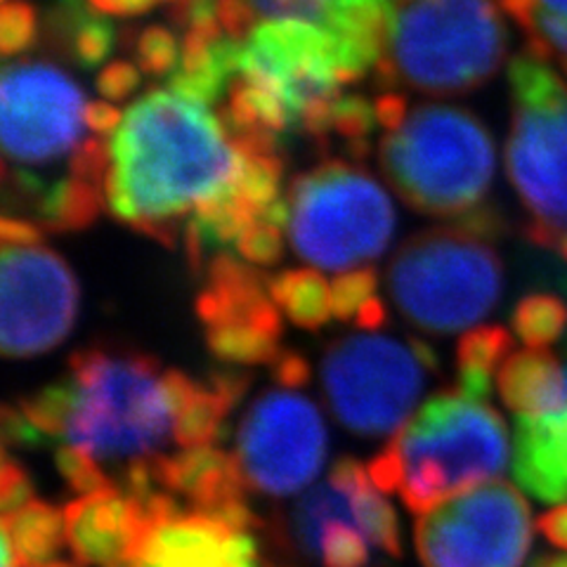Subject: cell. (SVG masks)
Here are the masks:
<instances>
[{
  "mask_svg": "<svg viewBox=\"0 0 567 567\" xmlns=\"http://www.w3.org/2000/svg\"><path fill=\"white\" fill-rule=\"evenodd\" d=\"M377 126L374 104L362 95H339L333 102V131L348 142L369 140Z\"/></svg>",
  "mask_w": 567,
  "mask_h": 567,
  "instance_id": "obj_36",
  "label": "cell"
},
{
  "mask_svg": "<svg viewBox=\"0 0 567 567\" xmlns=\"http://www.w3.org/2000/svg\"><path fill=\"white\" fill-rule=\"evenodd\" d=\"M95 85L104 100H126L140 85V66L126 60H116L100 71Z\"/></svg>",
  "mask_w": 567,
  "mask_h": 567,
  "instance_id": "obj_40",
  "label": "cell"
},
{
  "mask_svg": "<svg viewBox=\"0 0 567 567\" xmlns=\"http://www.w3.org/2000/svg\"><path fill=\"white\" fill-rule=\"evenodd\" d=\"M256 542L225 520L181 511L154 520L131 567H254Z\"/></svg>",
  "mask_w": 567,
  "mask_h": 567,
  "instance_id": "obj_17",
  "label": "cell"
},
{
  "mask_svg": "<svg viewBox=\"0 0 567 567\" xmlns=\"http://www.w3.org/2000/svg\"><path fill=\"white\" fill-rule=\"evenodd\" d=\"M513 452V473L525 492L546 504L567 499V364L560 404L518 416Z\"/></svg>",
  "mask_w": 567,
  "mask_h": 567,
  "instance_id": "obj_20",
  "label": "cell"
},
{
  "mask_svg": "<svg viewBox=\"0 0 567 567\" xmlns=\"http://www.w3.org/2000/svg\"><path fill=\"white\" fill-rule=\"evenodd\" d=\"M371 66L339 35L310 22H265L241 45L237 76L270 85L287 102L298 128L306 104L339 97L341 85L367 76Z\"/></svg>",
  "mask_w": 567,
  "mask_h": 567,
  "instance_id": "obj_14",
  "label": "cell"
},
{
  "mask_svg": "<svg viewBox=\"0 0 567 567\" xmlns=\"http://www.w3.org/2000/svg\"><path fill=\"white\" fill-rule=\"evenodd\" d=\"M197 385L181 369L162 371L152 354L85 348L71 354L62 381L17 400V406L43 445L60 442L106 475V466H118L121 475L175 442L177 414Z\"/></svg>",
  "mask_w": 567,
  "mask_h": 567,
  "instance_id": "obj_2",
  "label": "cell"
},
{
  "mask_svg": "<svg viewBox=\"0 0 567 567\" xmlns=\"http://www.w3.org/2000/svg\"><path fill=\"white\" fill-rule=\"evenodd\" d=\"M79 315V281L48 246L3 248L0 350L27 360L60 346Z\"/></svg>",
  "mask_w": 567,
  "mask_h": 567,
  "instance_id": "obj_15",
  "label": "cell"
},
{
  "mask_svg": "<svg viewBox=\"0 0 567 567\" xmlns=\"http://www.w3.org/2000/svg\"><path fill=\"white\" fill-rule=\"evenodd\" d=\"M241 166L235 183V194L241 204L251 208L262 220L277 202H281L284 158L279 154L268 156H239Z\"/></svg>",
  "mask_w": 567,
  "mask_h": 567,
  "instance_id": "obj_31",
  "label": "cell"
},
{
  "mask_svg": "<svg viewBox=\"0 0 567 567\" xmlns=\"http://www.w3.org/2000/svg\"><path fill=\"white\" fill-rule=\"evenodd\" d=\"M511 327L527 348L548 350L567 331V303L554 293H529L513 308Z\"/></svg>",
  "mask_w": 567,
  "mask_h": 567,
  "instance_id": "obj_29",
  "label": "cell"
},
{
  "mask_svg": "<svg viewBox=\"0 0 567 567\" xmlns=\"http://www.w3.org/2000/svg\"><path fill=\"white\" fill-rule=\"evenodd\" d=\"M329 450L317 404L293 390L260 395L239 423L237 464L248 489L291 496L322 471Z\"/></svg>",
  "mask_w": 567,
  "mask_h": 567,
  "instance_id": "obj_13",
  "label": "cell"
},
{
  "mask_svg": "<svg viewBox=\"0 0 567 567\" xmlns=\"http://www.w3.org/2000/svg\"><path fill=\"white\" fill-rule=\"evenodd\" d=\"M3 542L10 544L22 567H39L66 544L64 511L43 499H31L22 508L3 513Z\"/></svg>",
  "mask_w": 567,
  "mask_h": 567,
  "instance_id": "obj_24",
  "label": "cell"
},
{
  "mask_svg": "<svg viewBox=\"0 0 567 567\" xmlns=\"http://www.w3.org/2000/svg\"><path fill=\"white\" fill-rule=\"evenodd\" d=\"M499 6L523 29L525 50L567 81V0H499Z\"/></svg>",
  "mask_w": 567,
  "mask_h": 567,
  "instance_id": "obj_26",
  "label": "cell"
},
{
  "mask_svg": "<svg viewBox=\"0 0 567 567\" xmlns=\"http://www.w3.org/2000/svg\"><path fill=\"white\" fill-rule=\"evenodd\" d=\"M374 112H377V123L388 133L400 131L404 126V121L410 118V110H406V100L402 95H395V93L381 95L374 102Z\"/></svg>",
  "mask_w": 567,
  "mask_h": 567,
  "instance_id": "obj_44",
  "label": "cell"
},
{
  "mask_svg": "<svg viewBox=\"0 0 567 567\" xmlns=\"http://www.w3.org/2000/svg\"><path fill=\"white\" fill-rule=\"evenodd\" d=\"M33 496V483L27 473V468L14 461L12 454L3 452V468H0V504H3V513H12L29 504Z\"/></svg>",
  "mask_w": 567,
  "mask_h": 567,
  "instance_id": "obj_38",
  "label": "cell"
},
{
  "mask_svg": "<svg viewBox=\"0 0 567 567\" xmlns=\"http://www.w3.org/2000/svg\"><path fill=\"white\" fill-rule=\"evenodd\" d=\"M45 31L48 43L81 69L100 66L116 43L114 24L95 12L91 0H55L48 12Z\"/></svg>",
  "mask_w": 567,
  "mask_h": 567,
  "instance_id": "obj_23",
  "label": "cell"
},
{
  "mask_svg": "<svg viewBox=\"0 0 567 567\" xmlns=\"http://www.w3.org/2000/svg\"><path fill=\"white\" fill-rule=\"evenodd\" d=\"M39 567H81L76 560H50L45 565H39Z\"/></svg>",
  "mask_w": 567,
  "mask_h": 567,
  "instance_id": "obj_50",
  "label": "cell"
},
{
  "mask_svg": "<svg viewBox=\"0 0 567 567\" xmlns=\"http://www.w3.org/2000/svg\"><path fill=\"white\" fill-rule=\"evenodd\" d=\"M110 150L106 208L168 248L189 213L235 189L241 166L220 116L162 87L128 106Z\"/></svg>",
  "mask_w": 567,
  "mask_h": 567,
  "instance_id": "obj_1",
  "label": "cell"
},
{
  "mask_svg": "<svg viewBox=\"0 0 567 567\" xmlns=\"http://www.w3.org/2000/svg\"><path fill=\"white\" fill-rule=\"evenodd\" d=\"M529 567H567V554H544L532 560Z\"/></svg>",
  "mask_w": 567,
  "mask_h": 567,
  "instance_id": "obj_49",
  "label": "cell"
},
{
  "mask_svg": "<svg viewBox=\"0 0 567 567\" xmlns=\"http://www.w3.org/2000/svg\"><path fill=\"white\" fill-rule=\"evenodd\" d=\"M508 454L502 414L485 400L447 388L425 402L367 468L383 494H400L406 508L423 516L492 483L504 473Z\"/></svg>",
  "mask_w": 567,
  "mask_h": 567,
  "instance_id": "obj_3",
  "label": "cell"
},
{
  "mask_svg": "<svg viewBox=\"0 0 567 567\" xmlns=\"http://www.w3.org/2000/svg\"><path fill=\"white\" fill-rule=\"evenodd\" d=\"M81 87L50 62L20 60L0 81V137L6 171L33 173L79 150L85 126Z\"/></svg>",
  "mask_w": 567,
  "mask_h": 567,
  "instance_id": "obj_12",
  "label": "cell"
},
{
  "mask_svg": "<svg viewBox=\"0 0 567 567\" xmlns=\"http://www.w3.org/2000/svg\"><path fill=\"white\" fill-rule=\"evenodd\" d=\"M251 3L270 22L296 20L317 27L327 22V0H251Z\"/></svg>",
  "mask_w": 567,
  "mask_h": 567,
  "instance_id": "obj_37",
  "label": "cell"
},
{
  "mask_svg": "<svg viewBox=\"0 0 567 567\" xmlns=\"http://www.w3.org/2000/svg\"><path fill=\"white\" fill-rule=\"evenodd\" d=\"M235 248L248 265H256V268H270V265H277L284 256L281 229L277 225L258 220L251 227L244 229Z\"/></svg>",
  "mask_w": 567,
  "mask_h": 567,
  "instance_id": "obj_35",
  "label": "cell"
},
{
  "mask_svg": "<svg viewBox=\"0 0 567 567\" xmlns=\"http://www.w3.org/2000/svg\"><path fill=\"white\" fill-rule=\"evenodd\" d=\"M206 287L194 306L206 327L246 322L275 336L284 333L281 315L268 287L270 279H265L254 265L218 251L206 265Z\"/></svg>",
  "mask_w": 567,
  "mask_h": 567,
  "instance_id": "obj_19",
  "label": "cell"
},
{
  "mask_svg": "<svg viewBox=\"0 0 567 567\" xmlns=\"http://www.w3.org/2000/svg\"><path fill=\"white\" fill-rule=\"evenodd\" d=\"M287 204L293 251L319 270L360 268L393 239L395 210L385 189L374 175L339 158L298 175Z\"/></svg>",
  "mask_w": 567,
  "mask_h": 567,
  "instance_id": "obj_8",
  "label": "cell"
},
{
  "mask_svg": "<svg viewBox=\"0 0 567 567\" xmlns=\"http://www.w3.org/2000/svg\"><path fill=\"white\" fill-rule=\"evenodd\" d=\"M513 333L499 324H483L466 331L456 346V388L477 400L492 393L494 374L513 352Z\"/></svg>",
  "mask_w": 567,
  "mask_h": 567,
  "instance_id": "obj_25",
  "label": "cell"
},
{
  "mask_svg": "<svg viewBox=\"0 0 567 567\" xmlns=\"http://www.w3.org/2000/svg\"><path fill=\"white\" fill-rule=\"evenodd\" d=\"M508 29L496 0H393L379 83L464 95L506 60Z\"/></svg>",
  "mask_w": 567,
  "mask_h": 567,
  "instance_id": "obj_4",
  "label": "cell"
},
{
  "mask_svg": "<svg viewBox=\"0 0 567 567\" xmlns=\"http://www.w3.org/2000/svg\"><path fill=\"white\" fill-rule=\"evenodd\" d=\"M565 364L548 350H513L496 374V388L511 412L532 416L554 410L563 400Z\"/></svg>",
  "mask_w": 567,
  "mask_h": 567,
  "instance_id": "obj_21",
  "label": "cell"
},
{
  "mask_svg": "<svg viewBox=\"0 0 567 567\" xmlns=\"http://www.w3.org/2000/svg\"><path fill=\"white\" fill-rule=\"evenodd\" d=\"M425 371L412 343L362 333L327 348L322 385L331 412L350 433L379 437L398 433L412 419Z\"/></svg>",
  "mask_w": 567,
  "mask_h": 567,
  "instance_id": "obj_10",
  "label": "cell"
},
{
  "mask_svg": "<svg viewBox=\"0 0 567 567\" xmlns=\"http://www.w3.org/2000/svg\"><path fill=\"white\" fill-rule=\"evenodd\" d=\"M43 237H45V229L39 223L12 218V216H6L0 220V241H3V248L43 246Z\"/></svg>",
  "mask_w": 567,
  "mask_h": 567,
  "instance_id": "obj_43",
  "label": "cell"
},
{
  "mask_svg": "<svg viewBox=\"0 0 567 567\" xmlns=\"http://www.w3.org/2000/svg\"><path fill=\"white\" fill-rule=\"evenodd\" d=\"M239 58L241 43L206 39L202 33L187 31L183 39L181 66L168 79V91L204 106L218 102L237 79Z\"/></svg>",
  "mask_w": 567,
  "mask_h": 567,
  "instance_id": "obj_22",
  "label": "cell"
},
{
  "mask_svg": "<svg viewBox=\"0 0 567 567\" xmlns=\"http://www.w3.org/2000/svg\"><path fill=\"white\" fill-rule=\"evenodd\" d=\"M133 50L140 71H145L147 76L171 79L177 66H181L183 45H177L175 33L162 24L142 29L133 43Z\"/></svg>",
  "mask_w": 567,
  "mask_h": 567,
  "instance_id": "obj_32",
  "label": "cell"
},
{
  "mask_svg": "<svg viewBox=\"0 0 567 567\" xmlns=\"http://www.w3.org/2000/svg\"><path fill=\"white\" fill-rule=\"evenodd\" d=\"M379 166L412 210L461 220L487 208L496 152L475 114L447 104H421L400 131L381 140Z\"/></svg>",
  "mask_w": 567,
  "mask_h": 567,
  "instance_id": "obj_5",
  "label": "cell"
},
{
  "mask_svg": "<svg viewBox=\"0 0 567 567\" xmlns=\"http://www.w3.org/2000/svg\"><path fill=\"white\" fill-rule=\"evenodd\" d=\"M254 567H256V565H254Z\"/></svg>",
  "mask_w": 567,
  "mask_h": 567,
  "instance_id": "obj_52",
  "label": "cell"
},
{
  "mask_svg": "<svg viewBox=\"0 0 567 567\" xmlns=\"http://www.w3.org/2000/svg\"><path fill=\"white\" fill-rule=\"evenodd\" d=\"M258 10L251 0H218V20L229 41L246 43L258 29Z\"/></svg>",
  "mask_w": 567,
  "mask_h": 567,
  "instance_id": "obj_39",
  "label": "cell"
},
{
  "mask_svg": "<svg viewBox=\"0 0 567 567\" xmlns=\"http://www.w3.org/2000/svg\"><path fill=\"white\" fill-rule=\"evenodd\" d=\"M39 39V12L27 0H6L0 12V52L17 58Z\"/></svg>",
  "mask_w": 567,
  "mask_h": 567,
  "instance_id": "obj_33",
  "label": "cell"
},
{
  "mask_svg": "<svg viewBox=\"0 0 567 567\" xmlns=\"http://www.w3.org/2000/svg\"><path fill=\"white\" fill-rule=\"evenodd\" d=\"M287 537L322 567H364L371 551L402 554L398 513L358 458L336 461L293 504Z\"/></svg>",
  "mask_w": 567,
  "mask_h": 567,
  "instance_id": "obj_9",
  "label": "cell"
},
{
  "mask_svg": "<svg viewBox=\"0 0 567 567\" xmlns=\"http://www.w3.org/2000/svg\"><path fill=\"white\" fill-rule=\"evenodd\" d=\"M268 287L275 306L300 329L317 331L333 317L331 287L315 268L284 270L270 279Z\"/></svg>",
  "mask_w": 567,
  "mask_h": 567,
  "instance_id": "obj_28",
  "label": "cell"
},
{
  "mask_svg": "<svg viewBox=\"0 0 567 567\" xmlns=\"http://www.w3.org/2000/svg\"><path fill=\"white\" fill-rule=\"evenodd\" d=\"M64 523L71 556L81 567H131L154 520L128 492L110 487L66 504Z\"/></svg>",
  "mask_w": 567,
  "mask_h": 567,
  "instance_id": "obj_18",
  "label": "cell"
},
{
  "mask_svg": "<svg viewBox=\"0 0 567 567\" xmlns=\"http://www.w3.org/2000/svg\"><path fill=\"white\" fill-rule=\"evenodd\" d=\"M164 3V0H91V6L104 14L114 17H137L150 12L154 6ZM173 3V0H168Z\"/></svg>",
  "mask_w": 567,
  "mask_h": 567,
  "instance_id": "obj_47",
  "label": "cell"
},
{
  "mask_svg": "<svg viewBox=\"0 0 567 567\" xmlns=\"http://www.w3.org/2000/svg\"><path fill=\"white\" fill-rule=\"evenodd\" d=\"M150 471L154 487L192 513L225 520L241 532L258 527L235 454L220 447L181 450L152 458Z\"/></svg>",
  "mask_w": 567,
  "mask_h": 567,
  "instance_id": "obj_16",
  "label": "cell"
},
{
  "mask_svg": "<svg viewBox=\"0 0 567 567\" xmlns=\"http://www.w3.org/2000/svg\"><path fill=\"white\" fill-rule=\"evenodd\" d=\"M123 123V114L110 102H91L85 106V126L95 135H114Z\"/></svg>",
  "mask_w": 567,
  "mask_h": 567,
  "instance_id": "obj_45",
  "label": "cell"
},
{
  "mask_svg": "<svg viewBox=\"0 0 567 567\" xmlns=\"http://www.w3.org/2000/svg\"><path fill=\"white\" fill-rule=\"evenodd\" d=\"M508 181L525 210L527 239L567 262V81L518 52L508 64Z\"/></svg>",
  "mask_w": 567,
  "mask_h": 567,
  "instance_id": "obj_6",
  "label": "cell"
},
{
  "mask_svg": "<svg viewBox=\"0 0 567 567\" xmlns=\"http://www.w3.org/2000/svg\"><path fill=\"white\" fill-rule=\"evenodd\" d=\"M0 421H3L6 447H41L43 445L41 435L35 433V429L17 404H6L3 419Z\"/></svg>",
  "mask_w": 567,
  "mask_h": 567,
  "instance_id": "obj_41",
  "label": "cell"
},
{
  "mask_svg": "<svg viewBox=\"0 0 567 567\" xmlns=\"http://www.w3.org/2000/svg\"><path fill=\"white\" fill-rule=\"evenodd\" d=\"M537 527L548 542L567 551V504L544 513L537 520Z\"/></svg>",
  "mask_w": 567,
  "mask_h": 567,
  "instance_id": "obj_46",
  "label": "cell"
},
{
  "mask_svg": "<svg viewBox=\"0 0 567 567\" xmlns=\"http://www.w3.org/2000/svg\"><path fill=\"white\" fill-rule=\"evenodd\" d=\"M414 544L423 567H523L532 513L516 487L494 481L423 513Z\"/></svg>",
  "mask_w": 567,
  "mask_h": 567,
  "instance_id": "obj_11",
  "label": "cell"
},
{
  "mask_svg": "<svg viewBox=\"0 0 567 567\" xmlns=\"http://www.w3.org/2000/svg\"><path fill=\"white\" fill-rule=\"evenodd\" d=\"M379 287V275L374 268H354L341 272L331 284V300H333V317L341 322H350L352 317L374 298Z\"/></svg>",
  "mask_w": 567,
  "mask_h": 567,
  "instance_id": "obj_34",
  "label": "cell"
},
{
  "mask_svg": "<svg viewBox=\"0 0 567 567\" xmlns=\"http://www.w3.org/2000/svg\"><path fill=\"white\" fill-rule=\"evenodd\" d=\"M279 339L256 324L233 322L206 327V346L223 362L272 364L279 358Z\"/></svg>",
  "mask_w": 567,
  "mask_h": 567,
  "instance_id": "obj_30",
  "label": "cell"
},
{
  "mask_svg": "<svg viewBox=\"0 0 567 567\" xmlns=\"http://www.w3.org/2000/svg\"><path fill=\"white\" fill-rule=\"evenodd\" d=\"M270 369H272V379L287 390L303 388L312 377L308 360L296 350H281L279 358L270 364Z\"/></svg>",
  "mask_w": 567,
  "mask_h": 567,
  "instance_id": "obj_42",
  "label": "cell"
},
{
  "mask_svg": "<svg viewBox=\"0 0 567 567\" xmlns=\"http://www.w3.org/2000/svg\"><path fill=\"white\" fill-rule=\"evenodd\" d=\"M268 567H277V565H268Z\"/></svg>",
  "mask_w": 567,
  "mask_h": 567,
  "instance_id": "obj_51",
  "label": "cell"
},
{
  "mask_svg": "<svg viewBox=\"0 0 567 567\" xmlns=\"http://www.w3.org/2000/svg\"><path fill=\"white\" fill-rule=\"evenodd\" d=\"M358 324H360V329H364V331H377V329H381L385 322H388V310H385V306L381 303L379 298H371L369 303L358 312Z\"/></svg>",
  "mask_w": 567,
  "mask_h": 567,
  "instance_id": "obj_48",
  "label": "cell"
},
{
  "mask_svg": "<svg viewBox=\"0 0 567 567\" xmlns=\"http://www.w3.org/2000/svg\"><path fill=\"white\" fill-rule=\"evenodd\" d=\"M400 312L431 333L475 329L504 289V262L492 239L464 227H435L406 239L388 270Z\"/></svg>",
  "mask_w": 567,
  "mask_h": 567,
  "instance_id": "obj_7",
  "label": "cell"
},
{
  "mask_svg": "<svg viewBox=\"0 0 567 567\" xmlns=\"http://www.w3.org/2000/svg\"><path fill=\"white\" fill-rule=\"evenodd\" d=\"M106 206V187L79 181V177H62L52 183L45 192L41 204L35 206L33 218H39V225L48 233H81L91 227L102 208Z\"/></svg>",
  "mask_w": 567,
  "mask_h": 567,
  "instance_id": "obj_27",
  "label": "cell"
}]
</instances>
